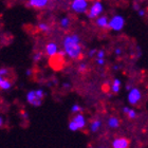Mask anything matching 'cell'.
Returning a JSON list of instances; mask_svg holds the SVG:
<instances>
[{"label":"cell","mask_w":148,"mask_h":148,"mask_svg":"<svg viewBox=\"0 0 148 148\" xmlns=\"http://www.w3.org/2000/svg\"><path fill=\"white\" fill-rule=\"evenodd\" d=\"M27 101H28L29 104H31L32 106L34 107H38V106L41 105L42 103V99H39L36 94V91L35 90H31L27 93Z\"/></svg>","instance_id":"5b68a950"},{"label":"cell","mask_w":148,"mask_h":148,"mask_svg":"<svg viewBox=\"0 0 148 148\" xmlns=\"http://www.w3.org/2000/svg\"><path fill=\"white\" fill-rule=\"evenodd\" d=\"M121 53H122V50H121V49H119V48H117V49L115 50V54H117V55H120Z\"/></svg>","instance_id":"f1b7e54d"},{"label":"cell","mask_w":148,"mask_h":148,"mask_svg":"<svg viewBox=\"0 0 148 148\" xmlns=\"http://www.w3.org/2000/svg\"><path fill=\"white\" fill-rule=\"evenodd\" d=\"M96 25H99V28L108 29V28H109L108 18H107L106 16H102V17H99V18L96 19Z\"/></svg>","instance_id":"8fae6325"},{"label":"cell","mask_w":148,"mask_h":148,"mask_svg":"<svg viewBox=\"0 0 148 148\" xmlns=\"http://www.w3.org/2000/svg\"><path fill=\"white\" fill-rule=\"evenodd\" d=\"M96 53H97V51H96V50H94V49L91 50V51L89 52V56H90V57H92V56L94 55V54H96Z\"/></svg>","instance_id":"4316f807"},{"label":"cell","mask_w":148,"mask_h":148,"mask_svg":"<svg viewBox=\"0 0 148 148\" xmlns=\"http://www.w3.org/2000/svg\"><path fill=\"white\" fill-rule=\"evenodd\" d=\"M141 97H142L141 91L139 89H136V88H132L130 90L129 94H128V102L130 103V105L134 106L141 101Z\"/></svg>","instance_id":"277c9868"},{"label":"cell","mask_w":148,"mask_h":148,"mask_svg":"<svg viewBox=\"0 0 148 148\" xmlns=\"http://www.w3.org/2000/svg\"><path fill=\"white\" fill-rule=\"evenodd\" d=\"M2 125H3V119L0 116V127H2Z\"/></svg>","instance_id":"4dcf8cb0"},{"label":"cell","mask_w":148,"mask_h":148,"mask_svg":"<svg viewBox=\"0 0 148 148\" xmlns=\"http://www.w3.org/2000/svg\"><path fill=\"white\" fill-rule=\"evenodd\" d=\"M127 115H128V117L129 119H134V117L136 116V111L133 110V109H130L128 110V112H127Z\"/></svg>","instance_id":"44dd1931"},{"label":"cell","mask_w":148,"mask_h":148,"mask_svg":"<svg viewBox=\"0 0 148 148\" xmlns=\"http://www.w3.org/2000/svg\"><path fill=\"white\" fill-rule=\"evenodd\" d=\"M46 52L47 55L50 56V57H53V56H56L57 53H58V47L55 42H49L46 46Z\"/></svg>","instance_id":"ba28073f"},{"label":"cell","mask_w":148,"mask_h":148,"mask_svg":"<svg viewBox=\"0 0 148 148\" xmlns=\"http://www.w3.org/2000/svg\"><path fill=\"white\" fill-rule=\"evenodd\" d=\"M50 0H29V5L35 9H43L48 5Z\"/></svg>","instance_id":"9c48e42d"},{"label":"cell","mask_w":148,"mask_h":148,"mask_svg":"<svg viewBox=\"0 0 148 148\" xmlns=\"http://www.w3.org/2000/svg\"><path fill=\"white\" fill-rule=\"evenodd\" d=\"M101 126H102V122L99 120L93 121L92 123H91V125H90V130H91L92 132H96V131H99Z\"/></svg>","instance_id":"4fadbf2b"},{"label":"cell","mask_w":148,"mask_h":148,"mask_svg":"<svg viewBox=\"0 0 148 148\" xmlns=\"http://www.w3.org/2000/svg\"><path fill=\"white\" fill-rule=\"evenodd\" d=\"M120 88H121V82L119 79H114L112 85H111V91L114 93H117L120 91Z\"/></svg>","instance_id":"9a60e30c"},{"label":"cell","mask_w":148,"mask_h":148,"mask_svg":"<svg viewBox=\"0 0 148 148\" xmlns=\"http://www.w3.org/2000/svg\"><path fill=\"white\" fill-rule=\"evenodd\" d=\"M5 74H8V70H6L5 68L0 69V82L3 79V76H4Z\"/></svg>","instance_id":"603a6c76"},{"label":"cell","mask_w":148,"mask_h":148,"mask_svg":"<svg viewBox=\"0 0 148 148\" xmlns=\"http://www.w3.org/2000/svg\"><path fill=\"white\" fill-rule=\"evenodd\" d=\"M87 1H99V0H87Z\"/></svg>","instance_id":"d6a6232c"},{"label":"cell","mask_w":148,"mask_h":148,"mask_svg":"<svg viewBox=\"0 0 148 148\" xmlns=\"http://www.w3.org/2000/svg\"><path fill=\"white\" fill-rule=\"evenodd\" d=\"M36 91V94H37V96L39 97V99H43V97H45V91H43L42 89H37V90H35Z\"/></svg>","instance_id":"ffe728a7"},{"label":"cell","mask_w":148,"mask_h":148,"mask_svg":"<svg viewBox=\"0 0 148 148\" xmlns=\"http://www.w3.org/2000/svg\"><path fill=\"white\" fill-rule=\"evenodd\" d=\"M103 12V5L102 3L99 2V1H95V2L93 3L91 8L89 9L88 11V17L91 19L93 18H97L99 16V14Z\"/></svg>","instance_id":"3957f363"},{"label":"cell","mask_w":148,"mask_h":148,"mask_svg":"<svg viewBox=\"0 0 148 148\" xmlns=\"http://www.w3.org/2000/svg\"><path fill=\"white\" fill-rule=\"evenodd\" d=\"M69 129L71 130V131H77V130H79V128H78V126L75 124L74 121H71V122L69 123Z\"/></svg>","instance_id":"ac0fdd59"},{"label":"cell","mask_w":148,"mask_h":148,"mask_svg":"<svg viewBox=\"0 0 148 148\" xmlns=\"http://www.w3.org/2000/svg\"><path fill=\"white\" fill-rule=\"evenodd\" d=\"M104 56H105V52H104L103 50L97 51V53H96V57H97V58H104Z\"/></svg>","instance_id":"d4e9b609"},{"label":"cell","mask_w":148,"mask_h":148,"mask_svg":"<svg viewBox=\"0 0 148 148\" xmlns=\"http://www.w3.org/2000/svg\"><path fill=\"white\" fill-rule=\"evenodd\" d=\"M38 29H39L41 32H48L50 30V27L47 25V23H45V22H41V23L38 25Z\"/></svg>","instance_id":"e0dca14e"},{"label":"cell","mask_w":148,"mask_h":148,"mask_svg":"<svg viewBox=\"0 0 148 148\" xmlns=\"http://www.w3.org/2000/svg\"><path fill=\"white\" fill-rule=\"evenodd\" d=\"M120 124L121 121L116 116H111L108 120V126L110 128H117V127L120 126Z\"/></svg>","instance_id":"7c38bea8"},{"label":"cell","mask_w":148,"mask_h":148,"mask_svg":"<svg viewBox=\"0 0 148 148\" xmlns=\"http://www.w3.org/2000/svg\"><path fill=\"white\" fill-rule=\"evenodd\" d=\"M41 56H42L41 52H37L36 54H34V55H33V60H34L35 62H39L40 59H41Z\"/></svg>","instance_id":"7402d4cb"},{"label":"cell","mask_w":148,"mask_h":148,"mask_svg":"<svg viewBox=\"0 0 148 148\" xmlns=\"http://www.w3.org/2000/svg\"><path fill=\"white\" fill-rule=\"evenodd\" d=\"M70 25V20H69L68 17H64V18L60 19V25H62V28L67 29Z\"/></svg>","instance_id":"2e32d148"},{"label":"cell","mask_w":148,"mask_h":148,"mask_svg":"<svg viewBox=\"0 0 148 148\" xmlns=\"http://www.w3.org/2000/svg\"><path fill=\"white\" fill-rule=\"evenodd\" d=\"M130 147V140L124 136L116 138L112 142V148H129Z\"/></svg>","instance_id":"52a82bcc"},{"label":"cell","mask_w":148,"mask_h":148,"mask_svg":"<svg viewBox=\"0 0 148 148\" xmlns=\"http://www.w3.org/2000/svg\"><path fill=\"white\" fill-rule=\"evenodd\" d=\"M96 62H97L99 66H102V65H104V64H105V59H104V58H97V59H96Z\"/></svg>","instance_id":"484cf974"},{"label":"cell","mask_w":148,"mask_h":148,"mask_svg":"<svg viewBox=\"0 0 148 148\" xmlns=\"http://www.w3.org/2000/svg\"><path fill=\"white\" fill-rule=\"evenodd\" d=\"M71 9L76 13H85L88 9L87 0H73L71 3Z\"/></svg>","instance_id":"7a4b0ae2"},{"label":"cell","mask_w":148,"mask_h":148,"mask_svg":"<svg viewBox=\"0 0 148 148\" xmlns=\"http://www.w3.org/2000/svg\"><path fill=\"white\" fill-rule=\"evenodd\" d=\"M86 70H87V66L85 65V64H80L79 67H78V72H80V73H84Z\"/></svg>","instance_id":"cb8c5ba5"},{"label":"cell","mask_w":148,"mask_h":148,"mask_svg":"<svg viewBox=\"0 0 148 148\" xmlns=\"http://www.w3.org/2000/svg\"><path fill=\"white\" fill-rule=\"evenodd\" d=\"M75 122V124H76L77 126H78V128L79 129H83L84 127L86 126V119H85V116H84L83 114L80 113H76L75 114V116L73 117V120Z\"/></svg>","instance_id":"30bf717a"},{"label":"cell","mask_w":148,"mask_h":148,"mask_svg":"<svg viewBox=\"0 0 148 148\" xmlns=\"http://www.w3.org/2000/svg\"><path fill=\"white\" fill-rule=\"evenodd\" d=\"M64 50L70 58H80V56H82V46H80V38L78 37V35L72 34L66 36L65 39H64Z\"/></svg>","instance_id":"6da1fadb"},{"label":"cell","mask_w":148,"mask_h":148,"mask_svg":"<svg viewBox=\"0 0 148 148\" xmlns=\"http://www.w3.org/2000/svg\"><path fill=\"white\" fill-rule=\"evenodd\" d=\"M71 111L73 112V113H79L80 111H82V107H80L79 105H73L71 108Z\"/></svg>","instance_id":"d6986e66"},{"label":"cell","mask_w":148,"mask_h":148,"mask_svg":"<svg viewBox=\"0 0 148 148\" xmlns=\"http://www.w3.org/2000/svg\"><path fill=\"white\" fill-rule=\"evenodd\" d=\"M64 87H65V88H68V87H70V85H69V84H64Z\"/></svg>","instance_id":"1f68e13d"},{"label":"cell","mask_w":148,"mask_h":148,"mask_svg":"<svg viewBox=\"0 0 148 148\" xmlns=\"http://www.w3.org/2000/svg\"><path fill=\"white\" fill-rule=\"evenodd\" d=\"M11 87H12V83H11L9 79H6V78H3V79L0 82V88L2 90H10Z\"/></svg>","instance_id":"5bb4252c"},{"label":"cell","mask_w":148,"mask_h":148,"mask_svg":"<svg viewBox=\"0 0 148 148\" xmlns=\"http://www.w3.org/2000/svg\"><path fill=\"white\" fill-rule=\"evenodd\" d=\"M25 73H27V75H28V76H31V75H32V70H31V69H28V70L25 71Z\"/></svg>","instance_id":"83f0119b"},{"label":"cell","mask_w":148,"mask_h":148,"mask_svg":"<svg viewBox=\"0 0 148 148\" xmlns=\"http://www.w3.org/2000/svg\"><path fill=\"white\" fill-rule=\"evenodd\" d=\"M124 27V18L122 16H114L113 18L109 21V29L119 31L122 30Z\"/></svg>","instance_id":"8992f818"},{"label":"cell","mask_w":148,"mask_h":148,"mask_svg":"<svg viewBox=\"0 0 148 148\" xmlns=\"http://www.w3.org/2000/svg\"><path fill=\"white\" fill-rule=\"evenodd\" d=\"M139 14H140V16H144V14H145V12H144L143 10H139Z\"/></svg>","instance_id":"f546056e"}]
</instances>
